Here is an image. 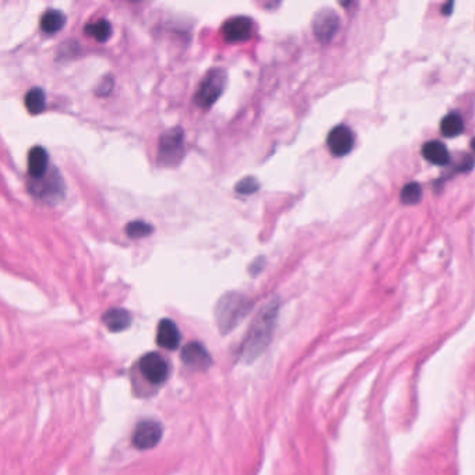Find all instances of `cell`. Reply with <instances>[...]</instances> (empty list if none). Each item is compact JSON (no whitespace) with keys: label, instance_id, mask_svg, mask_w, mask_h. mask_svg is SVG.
Wrapping results in <instances>:
<instances>
[{"label":"cell","instance_id":"cell-1","mask_svg":"<svg viewBox=\"0 0 475 475\" xmlns=\"http://www.w3.org/2000/svg\"><path fill=\"white\" fill-rule=\"evenodd\" d=\"M278 315H279L278 300H271L258 312L240 349V356L244 361L251 362L252 359L261 356L269 346L276 328Z\"/></svg>","mask_w":475,"mask_h":475},{"label":"cell","instance_id":"cell-2","mask_svg":"<svg viewBox=\"0 0 475 475\" xmlns=\"http://www.w3.org/2000/svg\"><path fill=\"white\" fill-rule=\"evenodd\" d=\"M252 302L241 293H226L222 296L215 308L216 323L223 335L232 332L238 323L248 315Z\"/></svg>","mask_w":475,"mask_h":475},{"label":"cell","instance_id":"cell-3","mask_svg":"<svg viewBox=\"0 0 475 475\" xmlns=\"http://www.w3.org/2000/svg\"><path fill=\"white\" fill-rule=\"evenodd\" d=\"M226 85V73L222 68H212L206 73L204 80L201 81L198 91L194 97L195 104L202 108H211L223 94Z\"/></svg>","mask_w":475,"mask_h":475},{"label":"cell","instance_id":"cell-4","mask_svg":"<svg viewBox=\"0 0 475 475\" xmlns=\"http://www.w3.org/2000/svg\"><path fill=\"white\" fill-rule=\"evenodd\" d=\"M184 155V131L181 127L168 130L159 140L158 161L165 166H175Z\"/></svg>","mask_w":475,"mask_h":475},{"label":"cell","instance_id":"cell-5","mask_svg":"<svg viewBox=\"0 0 475 475\" xmlns=\"http://www.w3.org/2000/svg\"><path fill=\"white\" fill-rule=\"evenodd\" d=\"M164 436V426L155 419L141 421L132 433V443L138 450H149L155 448Z\"/></svg>","mask_w":475,"mask_h":475},{"label":"cell","instance_id":"cell-6","mask_svg":"<svg viewBox=\"0 0 475 475\" xmlns=\"http://www.w3.org/2000/svg\"><path fill=\"white\" fill-rule=\"evenodd\" d=\"M340 27L339 16L332 8L319 10L312 20V31L316 39L322 44H328L333 39Z\"/></svg>","mask_w":475,"mask_h":475},{"label":"cell","instance_id":"cell-7","mask_svg":"<svg viewBox=\"0 0 475 475\" xmlns=\"http://www.w3.org/2000/svg\"><path fill=\"white\" fill-rule=\"evenodd\" d=\"M140 369L144 378L152 385H162L169 376V364L158 353H149L142 357Z\"/></svg>","mask_w":475,"mask_h":475},{"label":"cell","instance_id":"cell-8","mask_svg":"<svg viewBox=\"0 0 475 475\" xmlns=\"http://www.w3.org/2000/svg\"><path fill=\"white\" fill-rule=\"evenodd\" d=\"M252 32H254V21L249 17L244 16L229 18L222 27L223 38L230 44H240L248 41L252 37Z\"/></svg>","mask_w":475,"mask_h":475},{"label":"cell","instance_id":"cell-9","mask_svg":"<svg viewBox=\"0 0 475 475\" xmlns=\"http://www.w3.org/2000/svg\"><path fill=\"white\" fill-rule=\"evenodd\" d=\"M328 148L335 156L347 155L354 145V134L347 125H336L328 135Z\"/></svg>","mask_w":475,"mask_h":475},{"label":"cell","instance_id":"cell-10","mask_svg":"<svg viewBox=\"0 0 475 475\" xmlns=\"http://www.w3.org/2000/svg\"><path fill=\"white\" fill-rule=\"evenodd\" d=\"M181 359L185 365L197 369H206L212 364V358L209 356L208 350L197 342L184 346L181 352Z\"/></svg>","mask_w":475,"mask_h":475},{"label":"cell","instance_id":"cell-11","mask_svg":"<svg viewBox=\"0 0 475 475\" xmlns=\"http://www.w3.org/2000/svg\"><path fill=\"white\" fill-rule=\"evenodd\" d=\"M180 339L181 335L175 321L166 318L159 322L156 331V342L162 349L176 350L180 345Z\"/></svg>","mask_w":475,"mask_h":475},{"label":"cell","instance_id":"cell-12","mask_svg":"<svg viewBox=\"0 0 475 475\" xmlns=\"http://www.w3.org/2000/svg\"><path fill=\"white\" fill-rule=\"evenodd\" d=\"M49 156L42 147H34L28 152V173L32 180H41L48 175Z\"/></svg>","mask_w":475,"mask_h":475},{"label":"cell","instance_id":"cell-13","mask_svg":"<svg viewBox=\"0 0 475 475\" xmlns=\"http://www.w3.org/2000/svg\"><path fill=\"white\" fill-rule=\"evenodd\" d=\"M105 326L111 331V332H123L125 329L130 328L131 325V315L127 309L123 308H112L109 311L105 312L104 318H102Z\"/></svg>","mask_w":475,"mask_h":475},{"label":"cell","instance_id":"cell-14","mask_svg":"<svg viewBox=\"0 0 475 475\" xmlns=\"http://www.w3.org/2000/svg\"><path fill=\"white\" fill-rule=\"evenodd\" d=\"M422 155L425 156V159L428 162H431L433 165H438V166H445L450 161L449 149L440 141L425 142L424 147H422Z\"/></svg>","mask_w":475,"mask_h":475},{"label":"cell","instance_id":"cell-15","mask_svg":"<svg viewBox=\"0 0 475 475\" xmlns=\"http://www.w3.org/2000/svg\"><path fill=\"white\" fill-rule=\"evenodd\" d=\"M66 25V16L59 10H48L41 17V30L48 34H56Z\"/></svg>","mask_w":475,"mask_h":475},{"label":"cell","instance_id":"cell-16","mask_svg":"<svg viewBox=\"0 0 475 475\" xmlns=\"http://www.w3.org/2000/svg\"><path fill=\"white\" fill-rule=\"evenodd\" d=\"M24 105L31 115H41L47 108V95L41 88H32L25 94Z\"/></svg>","mask_w":475,"mask_h":475},{"label":"cell","instance_id":"cell-17","mask_svg":"<svg viewBox=\"0 0 475 475\" xmlns=\"http://www.w3.org/2000/svg\"><path fill=\"white\" fill-rule=\"evenodd\" d=\"M85 34L98 42H106L112 35V25L106 20H98L85 27Z\"/></svg>","mask_w":475,"mask_h":475},{"label":"cell","instance_id":"cell-18","mask_svg":"<svg viewBox=\"0 0 475 475\" xmlns=\"http://www.w3.org/2000/svg\"><path fill=\"white\" fill-rule=\"evenodd\" d=\"M440 130L445 137H457L464 130V121L459 113H449L442 120Z\"/></svg>","mask_w":475,"mask_h":475},{"label":"cell","instance_id":"cell-19","mask_svg":"<svg viewBox=\"0 0 475 475\" xmlns=\"http://www.w3.org/2000/svg\"><path fill=\"white\" fill-rule=\"evenodd\" d=\"M421 198H422V188L416 181H412L403 187L400 194V199L403 204L416 205L421 201Z\"/></svg>","mask_w":475,"mask_h":475},{"label":"cell","instance_id":"cell-20","mask_svg":"<svg viewBox=\"0 0 475 475\" xmlns=\"http://www.w3.org/2000/svg\"><path fill=\"white\" fill-rule=\"evenodd\" d=\"M152 232H154V228L149 223L142 222V221H134L125 226V235L134 240L148 238Z\"/></svg>","mask_w":475,"mask_h":475},{"label":"cell","instance_id":"cell-21","mask_svg":"<svg viewBox=\"0 0 475 475\" xmlns=\"http://www.w3.org/2000/svg\"><path fill=\"white\" fill-rule=\"evenodd\" d=\"M259 190V183L255 178H241L236 184V191L242 195H251Z\"/></svg>","mask_w":475,"mask_h":475},{"label":"cell","instance_id":"cell-22","mask_svg":"<svg viewBox=\"0 0 475 475\" xmlns=\"http://www.w3.org/2000/svg\"><path fill=\"white\" fill-rule=\"evenodd\" d=\"M113 88V80H111L109 77L102 80V82L99 84V87L97 88V94L98 95H108L111 92V90Z\"/></svg>","mask_w":475,"mask_h":475},{"label":"cell","instance_id":"cell-23","mask_svg":"<svg viewBox=\"0 0 475 475\" xmlns=\"http://www.w3.org/2000/svg\"><path fill=\"white\" fill-rule=\"evenodd\" d=\"M452 8H453V3H452V1H450V3H448V4H446V6H445V7H443V8H442V11H443V13H445V14H449V13H450V10H452Z\"/></svg>","mask_w":475,"mask_h":475},{"label":"cell","instance_id":"cell-24","mask_svg":"<svg viewBox=\"0 0 475 475\" xmlns=\"http://www.w3.org/2000/svg\"><path fill=\"white\" fill-rule=\"evenodd\" d=\"M471 147H473V151H474L475 154V138L473 140V142H471Z\"/></svg>","mask_w":475,"mask_h":475}]
</instances>
